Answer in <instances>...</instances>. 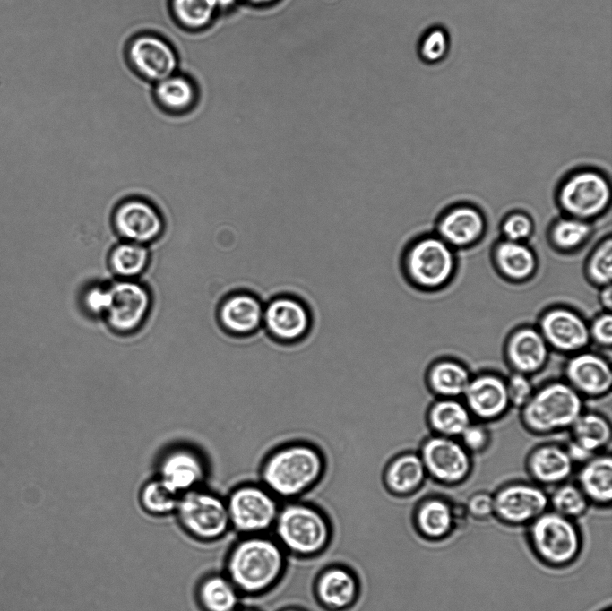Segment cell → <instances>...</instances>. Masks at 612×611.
Wrapping results in <instances>:
<instances>
[{
	"label": "cell",
	"instance_id": "1",
	"mask_svg": "<svg viewBox=\"0 0 612 611\" xmlns=\"http://www.w3.org/2000/svg\"><path fill=\"white\" fill-rule=\"evenodd\" d=\"M326 468L324 454L317 445L290 441L266 454L259 468V482L278 499L296 500L318 486Z\"/></svg>",
	"mask_w": 612,
	"mask_h": 611
},
{
	"label": "cell",
	"instance_id": "2",
	"mask_svg": "<svg viewBox=\"0 0 612 611\" xmlns=\"http://www.w3.org/2000/svg\"><path fill=\"white\" fill-rule=\"evenodd\" d=\"M288 557L274 538L264 534L243 536L230 548L225 574L241 595L260 596L281 581Z\"/></svg>",
	"mask_w": 612,
	"mask_h": 611
},
{
	"label": "cell",
	"instance_id": "3",
	"mask_svg": "<svg viewBox=\"0 0 612 611\" xmlns=\"http://www.w3.org/2000/svg\"><path fill=\"white\" fill-rule=\"evenodd\" d=\"M272 529L288 555L299 559L324 553L332 537L327 515L308 501L290 500L281 504Z\"/></svg>",
	"mask_w": 612,
	"mask_h": 611
},
{
	"label": "cell",
	"instance_id": "4",
	"mask_svg": "<svg viewBox=\"0 0 612 611\" xmlns=\"http://www.w3.org/2000/svg\"><path fill=\"white\" fill-rule=\"evenodd\" d=\"M525 429L535 435H549L570 430L585 410L584 399L565 380H554L535 389L520 409Z\"/></svg>",
	"mask_w": 612,
	"mask_h": 611
},
{
	"label": "cell",
	"instance_id": "5",
	"mask_svg": "<svg viewBox=\"0 0 612 611\" xmlns=\"http://www.w3.org/2000/svg\"><path fill=\"white\" fill-rule=\"evenodd\" d=\"M401 268L405 280L421 291L446 287L457 269L455 250L435 233L412 239L402 252Z\"/></svg>",
	"mask_w": 612,
	"mask_h": 611
},
{
	"label": "cell",
	"instance_id": "6",
	"mask_svg": "<svg viewBox=\"0 0 612 611\" xmlns=\"http://www.w3.org/2000/svg\"><path fill=\"white\" fill-rule=\"evenodd\" d=\"M527 526L529 544L545 564L561 568L578 558L582 539L573 520L548 509Z\"/></svg>",
	"mask_w": 612,
	"mask_h": 611
},
{
	"label": "cell",
	"instance_id": "7",
	"mask_svg": "<svg viewBox=\"0 0 612 611\" xmlns=\"http://www.w3.org/2000/svg\"><path fill=\"white\" fill-rule=\"evenodd\" d=\"M611 196V184L603 172L581 168L562 179L556 201L564 215L592 222L609 209Z\"/></svg>",
	"mask_w": 612,
	"mask_h": 611
},
{
	"label": "cell",
	"instance_id": "8",
	"mask_svg": "<svg viewBox=\"0 0 612 611\" xmlns=\"http://www.w3.org/2000/svg\"><path fill=\"white\" fill-rule=\"evenodd\" d=\"M175 513L184 530L202 542L220 539L231 529L226 499L200 487L180 495Z\"/></svg>",
	"mask_w": 612,
	"mask_h": 611
},
{
	"label": "cell",
	"instance_id": "9",
	"mask_svg": "<svg viewBox=\"0 0 612 611\" xmlns=\"http://www.w3.org/2000/svg\"><path fill=\"white\" fill-rule=\"evenodd\" d=\"M231 528L242 536L264 534L273 528L281 504L260 482H246L226 498Z\"/></svg>",
	"mask_w": 612,
	"mask_h": 611
},
{
	"label": "cell",
	"instance_id": "10",
	"mask_svg": "<svg viewBox=\"0 0 612 611\" xmlns=\"http://www.w3.org/2000/svg\"><path fill=\"white\" fill-rule=\"evenodd\" d=\"M130 69L142 80L154 84L179 70V55L163 35L142 31L130 38L125 47Z\"/></svg>",
	"mask_w": 612,
	"mask_h": 611
},
{
	"label": "cell",
	"instance_id": "11",
	"mask_svg": "<svg viewBox=\"0 0 612 611\" xmlns=\"http://www.w3.org/2000/svg\"><path fill=\"white\" fill-rule=\"evenodd\" d=\"M418 452L427 478L443 486H458L471 473V454L457 438L432 435L422 442Z\"/></svg>",
	"mask_w": 612,
	"mask_h": 611
},
{
	"label": "cell",
	"instance_id": "12",
	"mask_svg": "<svg viewBox=\"0 0 612 611\" xmlns=\"http://www.w3.org/2000/svg\"><path fill=\"white\" fill-rule=\"evenodd\" d=\"M312 324L309 307L293 295H277L264 304L262 329L278 343L302 341L310 333Z\"/></svg>",
	"mask_w": 612,
	"mask_h": 611
},
{
	"label": "cell",
	"instance_id": "13",
	"mask_svg": "<svg viewBox=\"0 0 612 611\" xmlns=\"http://www.w3.org/2000/svg\"><path fill=\"white\" fill-rule=\"evenodd\" d=\"M537 328L551 350L571 356L590 344L589 323L575 309L554 306L539 316Z\"/></svg>",
	"mask_w": 612,
	"mask_h": 611
},
{
	"label": "cell",
	"instance_id": "14",
	"mask_svg": "<svg viewBox=\"0 0 612 611\" xmlns=\"http://www.w3.org/2000/svg\"><path fill=\"white\" fill-rule=\"evenodd\" d=\"M494 495V516L510 526L529 525L549 509V495L536 483L517 481L506 484Z\"/></svg>",
	"mask_w": 612,
	"mask_h": 611
},
{
	"label": "cell",
	"instance_id": "15",
	"mask_svg": "<svg viewBox=\"0 0 612 611\" xmlns=\"http://www.w3.org/2000/svg\"><path fill=\"white\" fill-rule=\"evenodd\" d=\"M110 299L104 319L116 333L138 330L147 318L151 297L146 287L135 280H116L108 286Z\"/></svg>",
	"mask_w": 612,
	"mask_h": 611
},
{
	"label": "cell",
	"instance_id": "16",
	"mask_svg": "<svg viewBox=\"0 0 612 611\" xmlns=\"http://www.w3.org/2000/svg\"><path fill=\"white\" fill-rule=\"evenodd\" d=\"M565 381L583 399H598L610 393L612 370L601 354L584 349L569 356L564 367Z\"/></svg>",
	"mask_w": 612,
	"mask_h": 611
},
{
	"label": "cell",
	"instance_id": "17",
	"mask_svg": "<svg viewBox=\"0 0 612 611\" xmlns=\"http://www.w3.org/2000/svg\"><path fill=\"white\" fill-rule=\"evenodd\" d=\"M487 228L486 216L479 208L459 202L441 213L435 233L454 250L467 249L481 241Z\"/></svg>",
	"mask_w": 612,
	"mask_h": 611
},
{
	"label": "cell",
	"instance_id": "18",
	"mask_svg": "<svg viewBox=\"0 0 612 611\" xmlns=\"http://www.w3.org/2000/svg\"><path fill=\"white\" fill-rule=\"evenodd\" d=\"M113 224L125 241L144 245L159 238L164 229V221L158 209L140 198L120 202L114 211Z\"/></svg>",
	"mask_w": 612,
	"mask_h": 611
},
{
	"label": "cell",
	"instance_id": "19",
	"mask_svg": "<svg viewBox=\"0 0 612 611\" xmlns=\"http://www.w3.org/2000/svg\"><path fill=\"white\" fill-rule=\"evenodd\" d=\"M462 399L472 418L483 423L501 418L511 408L505 379L491 372L472 376Z\"/></svg>",
	"mask_w": 612,
	"mask_h": 611
},
{
	"label": "cell",
	"instance_id": "20",
	"mask_svg": "<svg viewBox=\"0 0 612 611\" xmlns=\"http://www.w3.org/2000/svg\"><path fill=\"white\" fill-rule=\"evenodd\" d=\"M504 351L513 372L531 376L547 366L551 349L537 326L523 325L509 334Z\"/></svg>",
	"mask_w": 612,
	"mask_h": 611
},
{
	"label": "cell",
	"instance_id": "21",
	"mask_svg": "<svg viewBox=\"0 0 612 611\" xmlns=\"http://www.w3.org/2000/svg\"><path fill=\"white\" fill-rule=\"evenodd\" d=\"M312 588L316 601L331 611L350 607L360 592L358 576L344 564H333L322 569L315 576Z\"/></svg>",
	"mask_w": 612,
	"mask_h": 611
},
{
	"label": "cell",
	"instance_id": "22",
	"mask_svg": "<svg viewBox=\"0 0 612 611\" xmlns=\"http://www.w3.org/2000/svg\"><path fill=\"white\" fill-rule=\"evenodd\" d=\"M264 304L254 294L237 291L228 295L218 309V320L225 331L246 338L263 327Z\"/></svg>",
	"mask_w": 612,
	"mask_h": 611
},
{
	"label": "cell",
	"instance_id": "23",
	"mask_svg": "<svg viewBox=\"0 0 612 611\" xmlns=\"http://www.w3.org/2000/svg\"><path fill=\"white\" fill-rule=\"evenodd\" d=\"M205 474L201 456L192 449L179 447L164 455L159 465L158 478L180 495L199 487Z\"/></svg>",
	"mask_w": 612,
	"mask_h": 611
},
{
	"label": "cell",
	"instance_id": "24",
	"mask_svg": "<svg viewBox=\"0 0 612 611\" xmlns=\"http://www.w3.org/2000/svg\"><path fill=\"white\" fill-rule=\"evenodd\" d=\"M526 469L534 483L540 486H556L569 479L574 464L564 445L546 443L529 453Z\"/></svg>",
	"mask_w": 612,
	"mask_h": 611
},
{
	"label": "cell",
	"instance_id": "25",
	"mask_svg": "<svg viewBox=\"0 0 612 611\" xmlns=\"http://www.w3.org/2000/svg\"><path fill=\"white\" fill-rule=\"evenodd\" d=\"M491 260L497 273L512 283L532 279L539 265L536 253L527 243L503 238L493 245Z\"/></svg>",
	"mask_w": 612,
	"mask_h": 611
},
{
	"label": "cell",
	"instance_id": "26",
	"mask_svg": "<svg viewBox=\"0 0 612 611\" xmlns=\"http://www.w3.org/2000/svg\"><path fill=\"white\" fill-rule=\"evenodd\" d=\"M427 478L426 469L417 452L397 453L383 469L382 481L388 493L396 497L416 494Z\"/></svg>",
	"mask_w": 612,
	"mask_h": 611
},
{
	"label": "cell",
	"instance_id": "27",
	"mask_svg": "<svg viewBox=\"0 0 612 611\" xmlns=\"http://www.w3.org/2000/svg\"><path fill=\"white\" fill-rule=\"evenodd\" d=\"M151 96L162 111L183 115L196 107L200 90L194 78L178 70L152 84Z\"/></svg>",
	"mask_w": 612,
	"mask_h": 611
},
{
	"label": "cell",
	"instance_id": "28",
	"mask_svg": "<svg viewBox=\"0 0 612 611\" xmlns=\"http://www.w3.org/2000/svg\"><path fill=\"white\" fill-rule=\"evenodd\" d=\"M412 515L415 530L427 540L444 539L456 527L452 512V503L440 496L422 499L416 505Z\"/></svg>",
	"mask_w": 612,
	"mask_h": 611
},
{
	"label": "cell",
	"instance_id": "29",
	"mask_svg": "<svg viewBox=\"0 0 612 611\" xmlns=\"http://www.w3.org/2000/svg\"><path fill=\"white\" fill-rule=\"evenodd\" d=\"M590 504L610 506L612 501V458L599 453L582 464L577 483Z\"/></svg>",
	"mask_w": 612,
	"mask_h": 611
},
{
	"label": "cell",
	"instance_id": "30",
	"mask_svg": "<svg viewBox=\"0 0 612 611\" xmlns=\"http://www.w3.org/2000/svg\"><path fill=\"white\" fill-rule=\"evenodd\" d=\"M472 375L462 363L442 358L427 369L426 382L436 398L460 399L463 396Z\"/></svg>",
	"mask_w": 612,
	"mask_h": 611
},
{
	"label": "cell",
	"instance_id": "31",
	"mask_svg": "<svg viewBox=\"0 0 612 611\" xmlns=\"http://www.w3.org/2000/svg\"><path fill=\"white\" fill-rule=\"evenodd\" d=\"M473 418L461 399L436 398L427 411L433 435L459 438Z\"/></svg>",
	"mask_w": 612,
	"mask_h": 611
},
{
	"label": "cell",
	"instance_id": "32",
	"mask_svg": "<svg viewBox=\"0 0 612 611\" xmlns=\"http://www.w3.org/2000/svg\"><path fill=\"white\" fill-rule=\"evenodd\" d=\"M196 600L203 611H235L241 594L226 574L211 573L198 583Z\"/></svg>",
	"mask_w": 612,
	"mask_h": 611
},
{
	"label": "cell",
	"instance_id": "33",
	"mask_svg": "<svg viewBox=\"0 0 612 611\" xmlns=\"http://www.w3.org/2000/svg\"><path fill=\"white\" fill-rule=\"evenodd\" d=\"M168 11L175 24L189 33L208 30L220 15L214 0H168Z\"/></svg>",
	"mask_w": 612,
	"mask_h": 611
},
{
	"label": "cell",
	"instance_id": "34",
	"mask_svg": "<svg viewBox=\"0 0 612 611\" xmlns=\"http://www.w3.org/2000/svg\"><path fill=\"white\" fill-rule=\"evenodd\" d=\"M593 231L592 222L563 214L550 223L547 240L556 252L571 254L582 248Z\"/></svg>",
	"mask_w": 612,
	"mask_h": 611
},
{
	"label": "cell",
	"instance_id": "35",
	"mask_svg": "<svg viewBox=\"0 0 612 611\" xmlns=\"http://www.w3.org/2000/svg\"><path fill=\"white\" fill-rule=\"evenodd\" d=\"M571 439L593 454L602 452L611 443L610 421L602 414L583 411L570 428Z\"/></svg>",
	"mask_w": 612,
	"mask_h": 611
},
{
	"label": "cell",
	"instance_id": "36",
	"mask_svg": "<svg viewBox=\"0 0 612 611\" xmlns=\"http://www.w3.org/2000/svg\"><path fill=\"white\" fill-rule=\"evenodd\" d=\"M149 262L147 246L128 241L116 245L108 255L111 271L122 280H134L144 272Z\"/></svg>",
	"mask_w": 612,
	"mask_h": 611
},
{
	"label": "cell",
	"instance_id": "37",
	"mask_svg": "<svg viewBox=\"0 0 612 611\" xmlns=\"http://www.w3.org/2000/svg\"><path fill=\"white\" fill-rule=\"evenodd\" d=\"M590 503L576 483L564 482L549 495L550 510L575 521L583 516Z\"/></svg>",
	"mask_w": 612,
	"mask_h": 611
},
{
	"label": "cell",
	"instance_id": "38",
	"mask_svg": "<svg viewBox=\"0 0 612 611\" xmlns=\"http://www.w3.org/2000/svg\"><path fill=\"white\" fill-rule=\"evenodd\" d=\"M179 496L157 478L143 485L139 501L145 512L154 516H166L176 512Z\"/></svg>",
	"mask_w": 612,
	"mask_h": 611
},
{
	"label": "cell",
	"instance_id": "39",
	"mask_svg": "<svg viewBox=\"0 0 612 611\" xmlns=\"http://www.w3.org/2000/svg\"><path fill=\"white\" fill-rule=\"evenodd\" d=\"M584 273L586 279L599 288L611 284L612 239L609 235L602 237L590 253Z\"/></svg>",
	"mask_w": 612,
	"mask_h": 611
},
{
	"label": "cell",
	"instance_id": "40",
	"mask_svg": "<svg viewBox=\"0 0 612 611\" xmlns=\"http://www.w3.org/2000/svg\"><path fill=\"white\" fill-rule=\"evenodd\" d=\"M535 227L530 215L522 211L507 213L500 224L503 239L526 243L533 235Z\"/></svg>",
	"mask_w": 612,
	"mask_h": 611
},
{
	"label": "cell",
	"instance_id": "41",
	"mask_svg": "<svg viewBox=\"0 0 612 611\" xmlns=\"http://www.w3.org/2000/svg\"><path fill=\"white\" fill-rule=\"evenodd\" d=\"M449 50V38L441 28L429 30L418 43L419 57L427 64L441 62Z\"/></svg>",
	"mask_w": 612,
	"mask_h": 611
},
{
	"label": "cell",
	"instance_id": "42",
	"mask_svg": "<svg viewBox=\"0 0 612 611\" xmlns=\"http://www.w3.org/2000/svg\"><path fill=\"white\" fill-rule=\"evenodd\" d=\"M505 383L511 408L521 409L530 400L535 391L530 376L513 372L505 379Z\"/></svg>",
	"mask_w": 612,
	"mask_h": 611
},
{
	"label": "cell",
	"instance_id": "43",
	"mask_svg": "<svg viewBox=\"0 0 612 611\" xmlns=\"http://www.w3.org/2000/svg\"><path fill=\"white\" fill-rule=\"evenodd\" d=\"M470 454L484 452L490 445V430L483 422H471L458 438Z\"/></svg>",
	"mask_w": 612,
	"mask_h": 611
},
{
	"label": "cell",
	"instance_id": "44",
	"mask_svg": "<svg viewBox=\"0 0 612 611\" xmlns=\"http://www.w3.org/2000/svg\"><path fill=\"white\" fill-rule=\"evenodd\" d=\"M590 343L601 349H610L612 344V315L602 312L589 323Z\"/></svg>",
	"mask_w": 612,
	"mask_h": 611
},
{
	"label": "cell",
	"instance_id": "45",
	"mask_svg": "<svg viewBox=\"0 0 612 611\" xmlns=\"http://www.w3.org/2000/svg\"><path fill=\"white\" fill-rule=\"evenodd\" d=\"M110 294L108 286L92 285L88 287L82 297V306L87 313L94 316H104Z\"/></svg>",
	"mask_w": 612,
	"mask_h": 611
},
{
	"label": "cell",
	"instance_id": "46",
	"mask_svg": "<svg viewBox=\"0 0 612 611\" xmlns=\"http://www.w3.org/2000/svg\"><path fill=\"white\" fill-rule=\"evenodd\" d=\"M469 516L485 521L494 516V495L487 491H478L470 495L465 503Z\"/></svg>",
	"mask_w": 612,
	"mask_h": 611
},
{
	"label": "cell",
	"instance_id": "47",
	"mask_svg": "<svg viewBox=\"0 0 612 611\" xmlns=\"http://www.w3.org/2000/svg\"><path fill=\"white\" fill-rule=\"evenodd\" d=\"M565 447L574 465L583 464L596 455L572 439H570Z\"/></svg>",
	"mask_w": 612,
	"mask_h": 611
},
{
	"label": "cell",
	"instance_id": "48",
	"mask_svg": "<svg viewBox=\"0 0 612 611\" xmlns=\"http://www.w3.org/2000/svg\"><path fill=\"white\" fill-rule=\"evenodd\" d=\"M599 302L604 311L610 312L612 307V287L611 284L599 288Z\"/></svg>",
	"mask_w": 612,
	"mask_h": 611
},
{
	"label": "cell",
	"instance_id": "49",
	"mask_svg": "<svg viewBox=\"0 0 612 611\" xmlns=\"http://www.w3.org/2000/svg\"><path fill=\"white\" fill-rule=\"evenodd\" d=\"M452 512L455 526L464 523L470 517L465 503H452Z\"/></svg>",
	"mask_w": 612,
	"mask_h": 611
},
{
	"label": "cell",
	"instance_id": "50",
	"mask_svg": "<svg viewBox=\"0 0 612 611\" xmlns=\"http://www.w3.org/2000/svg\"><path fill=\"white\" fill-rule=\"evenodd\" d=\"M218 7L220 14L231 12L239 4L241 0H214Z\"/></svg>",
	"mask_w": 612,
	"mask_h": 611
},
{
	"label": "cell",
	"instance_id": "51",
	"mask_svg": "<svg viewBox=\"0 0 612 611\" xmlns=\"http://www.w3.org/2000/svg\"><path fill=\"white\" fill-rule=\"evenodd\" d=\"M280 0H241L242 4H246L253 7L263 8L273 5Z\"/></svg>",
	"mask_w": 612,
	"mask_h": 611
},
{
	"label": "cell",
	"instance_id": "52",
	"mask_svg": "<svg viewBox=\"0 0 612 611\" xmlns=\"http://www.w3.org/2000/svg\"><path fill=\"white\" fill-rule=\"evenodd\" d=\"M279 611H306V610L301 607L290 606V607H284Z\"/></svg>",
	"mask_w": 612,
	"mask_h": 611
},
{
	"label": "cell",
	"instance_id": "53",
	"mask_svg": "<svg viewBox=\"0 0 612 611\" xmlns=\"http://www.w3.org/2000/svg\"><path fill=\"white\" fill-rule=\"evenodd\" d=\"M235 611H258L256 609L251 608V607H244V608H237Z\"/></svg>",
	"mask_w": 612,
	"mask_h": 611
},
{
	"label": "cell",
	"instance_id": "54",
	"mask_svg": "<svg viewBox=\"0 0 612 611\" xmlns=\"http://www.w3.org/2000/svg\"><path fill=\"white\" fill-rule=\"evenodd\" d=\"M607 611H610V609H608V610H607Z\"/></svg>",
	"mask_w": 612,
	"mask_h": 611
}]
</instances>
